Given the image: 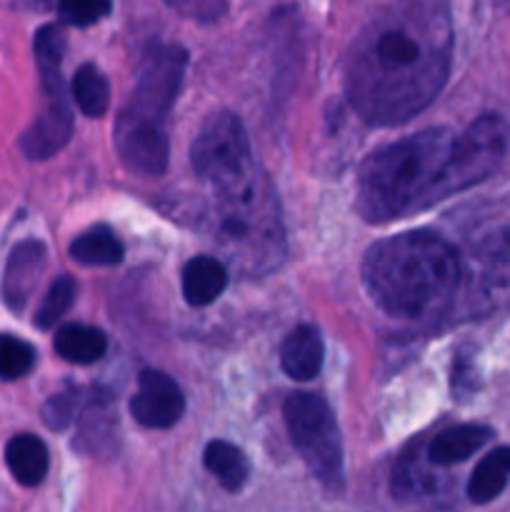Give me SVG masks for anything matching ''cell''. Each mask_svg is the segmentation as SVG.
<instances>
[{
    "label": "cell",
    "instance_id": "277c9868",
    "mask_svg": "<svg viewBox=\"0 0 510 512\" xmlns=\"http://www.w3.org/2000/svg\"><path fill=\"white\" fill-rule=\"evenodd\" d=\"M188 68V50L175 43H155L145 50L138 80L115 120V150L125 168L158 178L168 170V115L178 100Z\"/></svg>",
    "mask_w": 510,
    "mask_h": 512
},
{
    "label": "cell",
    "instance_id": "3957f363",
    "mask_svg": "<svg viewBox=\"0 0 510 512\" xmlns=\"http://www.w3.org/2000/svg\"><path fill=\"white\" fill-rule=\"evenodd\" d=\"M463 280V260L430 230L385 238L365 253L363 283L370 300L398 320L438 318Z\"/></svg>",
    "mask_w": 510,
    "mask_h": 512
},
{
    "label": "cell",
    "instance_id": "ba28073f",
    "mask_svg": "<svg viewBox=\"0 0 510 512\" xmlns=\"http://www.w3.org/2000/svg\"><path fill=\"white\" fill-rule=\"evenodd\" d=\"M130 413L143 428H173L185 413L183 390L160 370H143L138 378V390L130 400Z\"/></svg>",
    "mask_w": 510,
    "mask_h": 512
},
{
    "label": "cell",
    "instance_id": "7402d4cb",
    "mask_svg": "<svg viewBox=\"0 0 510 512\" xmlns=\"http://www.w3.org/2000/svg\"><path fill=\"white\" fill-rule=\"evenodd\" d=\"M75 300V280L70 275H60L53 280V285L45 293L43 303H40L38 313H35V325L40 330H50L65 313L70 310Z\"/></svg>",
    "mask_w": 510,
    "mask_h": 512
},
{
    "label": "cell",
    "instance_id": "7c38bea8",
    "mask_svg": "<svg viewBox=\"0 0 510 512\" xmlns=\"http://www.w3.org/2000/svg\"><path fill=\"white\" fill-rule=\"evenodd\" d=\"M180 285H183V298L188 300V305L205 308L223 295L225 285H228V270L218 258L198 255L185 263Z\"/></svg>",
    "mask_w": 510,
    "mask_h": 512
},
{
    "label": "cell",
    "instance_id": "5bb4252c",
    "mask_svg": "<svg viewBox=\"0 0 510 512\" xmlns=\"http://www.w3.org/2000/svg\"><path fill=\"white\" fill-rule=\"evenodd\" d=\"M5 463H8L10 475L25 488H35L45 480L50 468V455L43 440L38 435L20 433L10 438L5 445Z\"/></svg>",
    "mask_w": 510,
    "mask_h": 512
},
{
    "label": "cell",
    "instance_id": "6da1fadb",
    "mask_svg": "<svg viewBox=\"0 0 510 512\" xmlns=\"http://www.w3.org/2000/svg\"><path fill=\"white\" fill-rule=\"evenodd\" d=\"M450 63L448 3L395 0L355 35L345 58V95L365 123H405L438 98Z\"/></svg>",
    "mask_w": 510,
    "mask_h": 512
},
{
    "label": "cell",
    "instance_id": "e0dca14e",
    "mask_svg": "<svg viewBox=\"0 0 510 512\" xmlns=\"http://www.w3.org/2000/svg\"><path fill=\"white\" fill-rule=\"evenodd\" d=\"M478 278L485 288H503L510 280V228L485 235L473 253Z\"/></svg>",
    "mask_w": 510,
    "mask_h": 512
},
{
    "label": "cell",
    "instance_id": "44dd1931",
    "mask_svg": "<svg viewBox=\"0 0 510 512\" xmlns=\"http://www.w3.org/2000/svg\"><path fill=\"white\" fill-rule=\"evenodd\" d=\"M93 393H85L80 388H68L65 393L53 395L48 403L43 405V420L50 430H65L73 425L75 420L83 418L85 408H88Z\"/></svg>",
    "mask_w": 510,
    "mask_h": 512
},
{
    "label": "cell",
    "instance_id": "9a60e30c",
    "mask_svg": "<svg viewBox=\"0 0 510 512\" xmlns=\"http://www.w3.org/2000/svg\"><path fill=\"white\" fill-rule=\"evenodd\" d=\"M510 480V448H495L485 455L468 480V498L475 505H488L498 498Z\"/></svg>",
    "mask_w": 510,
    "mask_h": 512
},
{
    "label": "cell",
    "instance_id": "8fae6325",
    "mask_svg": "<svg viewBox=\"0 0 510 512\" xmlns=\"http://www.w3.org/2000/svg\"><path fill=\"white\" fill-rule=\"evenodd\" d=\"M280 365L288 378L313 380L323 368V338L313 325H298L280 348Z\"/></svg>",
    "mask_w": 510,
    "mask_h": 512
},
{
    "label": "cell",
    "instance_id": "d4e9b609",
    "mask_svg": "<svg viewBox=\"0 0 510 512\" xmlns=\"http://www.w3.org/2000/svg\"><path fill=\"white\" fill-rule=\"evenodd\" d=\"M175 13L198 23H215L228 13L230 0H165Z\"/></svg>",
    "mask_w": 510,
    "mask_h": 512
},
{
    "label": "cell",
    "instance_id": "603a6c76",
    "mask_svg": "<svg viewBox=\"0 0 510 512\" xmlns=\"http://www.w3.org/2000/svg\"><path fill=\"white\" fill-rule=\"evenodd\" d=\"M35 350L15 335H0V378L18 380L33 370Z\"/></svg>",
    "mask_w": 510,
    "mask_h": 512
},
{
    "label": "cell",
    "instance_id": "9c48e42d",
    "mask_svg": "<svg viewBox=\"0 0 510 512\" xmlns=\"http://www.w3.org/2000/svg\"><path fill=\"white\" fill-rule=\"evenodd\" d=\"M73 138V113L65 93L45 95V105L20 135V150L28 160H48Z\"/></svg>",
    "mask_w": 510,
    "mask_h": 512
},
{
    "label": "cell",
    "instance_id": "cb8c5ba5",
    "mask_svg": "<svg viewBox=\"0 0 510 512\" xmlns=\"http://www.w3.org/2000/svg\"><path fill=\"white\" fill-rule=\"evenodd\" d=\"M60 23L73 25V28H88L108 18L113 10V0H60L58 5Z\"/></svg>",
    "mask_w": 510,
    "mask_h": 512
},
{
    "label": "cell",
    "instance_id": "4316f807",
    "mask_svg": "<svg viewBox=\"0 0 510 512\" xmlns=\"http://www.w3.org/2000/svg\"><path fill=\"white\" fill-rule=\"evenodd\" d=\"M498 3H500V5H510V0H498Z\"/></svg>",
    "mask_w": 510,
    "mask_h": 512
},
{
    "label": "cell",
    "instance_id": "8992f818",
    "mask_svg": "<svg viewBox=\"0 0 510 512\" xmlns=\"http://www.w3.org/2000/svg\"><path fill=\"white\" fill-rule=\"evenodd\" d=\"M290 443L328 490H343V440L338 423L320 395L295 393L283 405Z\"/></svg>",
    "mask_w": 510,
    "mask_h": 512
},
{
    "label": "cell",
    "instance_id": "4fadbf2b",
    "mask_svg": "<svg viewBox=\"0 0 510 512\" xmlns=\"http://www.w3.org/2000/svg\"><path fill=\"white\" fill-rule=\"evenodd\" d=\"M490 438H493V430L485 428V425H455V428L443 430L430 440L428 460L440 468L463 463L480 448H485Z\"/></svg>",
    "mask_w": 510,
    "mask_h": 512
},
{
    "label": "cell",
    "instance_id": "d6986e66",
    "mask_svg": "<svg viewBox=\"0 0 510 512\" xmlns=\"http://www.w3.org/2000/svg\"><path fill=\"white\" fill-rule=\"evenodd\" d=\"M70 95H73L80 113L88 115V118H103L110 108V83L103 70L93 63H83L75 70Z\"/></svg>",
    "mask_w": 510,
    "mask_h": 512
},
{
    "label": "cell",
    "instance_id": "7a4b0ae2",
    "mask_svg": "<svg viewBox=\"0 0 510 512\" xmlns=\"http://www.w3.org/2000/svg\"><path fill=\"white\" fill-rule=\"evenodd\" d=\"M508 125L483 115L468 128H425L370 155L358 175L355 208L368 223L423 213L488 180L508 150Z\"/></svg>",
    "mask_w": 510,
    "mask_h": 512
},
{
    "label": "cell",
    "instance_id": "5b68a950",
    "mask_svg": "<svg viewBox=\"0 0 510 512\" xmlns=\"http://www.w3.org/2000/svg\"><path fill=\"white\" fill-rule=\"evenodd\" d=\"M208 230L218 248L243 273H268L285 250L278 198L263 168L213 188Z\"/></svg>",
    "mask_w": 510,
    "mask_h": 512
},
{
    "label": "cell",
    "instance_id": "30bf717a",
    "mask_svg": "<svg viewBox=\"0 0 510 512\" xmlns=\"http://www.w3.org/2000/svg\"><path fill=\"white\" fill-rule=\"evenodd\" d=\"M45 260H48V250L40 240H23L10 250L3 273V303L13 313H20L28 305L30 295H33L35 285L45 270Z\"/></svg>",
    "mask_w": 510,
    "mask_h": 512
},
{
    "label": "cell",
    "instance_id": "484cf974",
    "mask_svg": "<svg viewBox=\"0 0 510 512\" xmlns=\"http://www.w3.org/2000/svg\"><path fill=\"white\" fill-rule=\"evenodd\" d=\"M40 3H45V5H58L60 0H40Z\"/></svg>",
    "mask_w": 510,
    "mask_h": 512
},
{
    "label": "cell",
    "instance_id": "2e32d148",
    "mask_svg": "<svg viewBox=\"0 0 510 512\" xmlns=\"http://www.w3.org/2000/svg\"><path fill=\"white\" fill-rule=\"evenodd\" d=\"M55 353L63 360L75 365H90L98 363L108 350V338L103 330L93 328V325H65L55 333Z\"/></svg>",
    "mask_w": 510,
    "mask_h": 512
},
{
    "label": "cell",
    "instance_id": "52a82bcc",
    "mask_svg": "<svg viewBox=\"0 0 510 512\" xmlns=\"http://www.w3.org/2000/svg\"><path fill=\"white\" fill-rule=\"evenodd\" d=\"M190 163L198 178L213 188L243 178L245 173L258 168L245 125L230 110H215L203 120L190 145Z\"/></svg>",
    "mask_w": 510,
    "mask_h": 512
},
{
    "label": "cell",
    "instance_id": "ac0fdd59",
    "mask_svg": "<svg viewBox=\"0 0 510 512\" xmlns=\"http://www.w3.org/2000/svg\"><path fill=\"white\" fill-rule=\"evenodd\" d=\"M203 463L208 473L223 485L228 493H238L250 478V463L240 448H235L228 440H213L205 448Z\"/></svg>",
    "mask_w": 510,
    "mask_h": 512
},
{
    "label": "cell",
    "instance_id": "ffe728a7",
    "mask_svg": "<svg viewBox=\"0 0 510 512\" xmlns=\"http://www.w3.org/2000/svg\"><path fill=\"white\" fill-rule=\"evenodd\" d=\"M70 258L80 265H118L123 245L108 225H95L70 243Z\"/></svg>",
    "mask_w": 510,
    "mask_h": 512
}]
</instances>
